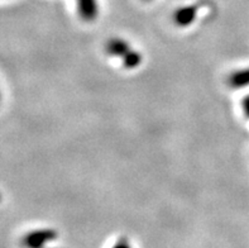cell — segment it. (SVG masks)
I'll return each mask as SVG.
<instances>
[{
    "label": "cell",
    "instance_id": "obj_5",
    "mask_svg": "<svg viewBox=\"0 0 249 248\" xmlns=\"http://www.w3.org/2000/svg\"><path fill=\"white\" fill-rule=\"evenodd\" d=\"M228 84L234 89H242L249 86V67L239 70V71H234L228 77Z\"/></svg>",
    "mask_w": 249,
    "mask_h": 248
},
{
    "label": "cell",
    "instance_id": "obj_1",
    "mask_svg": "<svg viewBox=\"0 0 249 248\" xmlns=\"http://www.w3.org/2000/svg\"><path fill=\"white\" fill-rule=\"evenodd\" d=\"M57 237L58 233L51 228L32 230L23 237L20 245L24 248H46V245L57 239Z\"/></svg>",
    "mask_w": 249,
    "mask_h": 248
},
{
    "label": "cell",
    "instance_id": "obj_9",
    "mask_svg": "<svg viewBox=\"0 0 249 248\" xmlns=\"http://www.w3.org/2000/svg\"><path fill=\"white\" fill-rule=\"evenodd\" d=\"M0 200H1V196H0Z\"/></svg>",
    "mask_w": 249,
    "mask_h": 248
},
{
    "label": "cell",
    "instance_id": "obj_6",
    "mask_svg": "<svg viewBox=\"0 0 249 248\" xmlns=\"http://www.w3.org/2000/svg\"><path fill=\"white\" fill-rule=\"evenodd\" d=\"M122 58H123V66L128 70L136 69V67H138L139 65H141V62H142V55L139 54L138 51L130 50L129 52H128L124 57H122Z\"/></svg>",
    "mask_w": 249,
    "mask_h": 248
},
{
    "label": "cell",
    "instance_id": "obj_3",
    "mask_svg": "<svg viewBox=\"0 0 249 248\" xmlns=\"http://www.w3.org/2000/svg\"><path fill=\"white\" fill-rule=\"evenodd\" d=\"M197 10H199L197 5H186L178 8L174 14L175 24L178 25V27L191 25L196 19V16H197Z\"/></svg>",
    "mask_w": 249,
    "mask_h": 248
},
{
    "label": "cell",
    "instance_id": "obj_4",
    "mask_svg": "<svg viewBox=\"0 0 249 248\" xmlns=\"http://www.w3.org/2000/svg\"><path fill=\"white\" fill-rule=\"evenodd\" d=\"M130 50V44L122 38H111L105 44L107 54L113 57H124Z\"/></svg>",
    "mask_w": 249,
    "mask_h": 248
},
{
    "label": "cell",
    "instance_id": "obj_7",
    "mask_svg": "<svg viewBox=\"0 0 249 248\" xmlns=\"http://www.w3.org/2000/svg\"><path fill=\"white\" fill-rule=\"evenodd\" d=\"M113 248H132V245H130L129 239L126 238V237H122V238H119L115 242Z\"/></svg>",
    "mask_w": 249,
    "mask_h": 248
},
{
    "label": "cell",
    "instance_id": "obj_2",
    "mask_svg": "<svg viewBox=\"0 0 249 248\" xmlns=\"http://www.w3.org/2000/svg\"><path fill=\"white\" fill-rule=\"evenodd\" d=\"M77 12L85 22H94L99 16L98 0H76Z\"/></svg>",
    "mask_w": 249,
    "mask_h": 248
},
{
    "label": "cell",
    "instance_id": "obj_8",
    "mask_svg": "<svg viewBox=\"0 0 249 248\" xmlns=\"http://www.w3.org/2000/svg\"><path fill=\"white\" fill-rule=\"evenodd\" d=\"M242 105H243L244 114L249 118V95H247V96L244 97L243 101H242Z\"/></svg>",
    "mask_w": 249,
    "mask_h": 248
},
{
    "label": "cell",
    "instance_id": "obj_10",
    "mask_svg": "<svg viewBox=\"0 0 249 248\" xmlns=\"http://www.w3.org/2000/svg\"><path fill=\"white\" fill-rule=\"evenodd\" d=\"M147 1H149V0H147Z\"/></svg>",
    "mask_w": 249,
    "mask_h": 248
}]
</instances>
